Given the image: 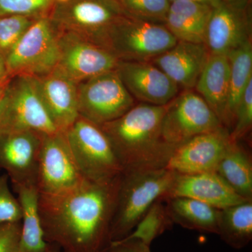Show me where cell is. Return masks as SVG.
Wrapping results in <instances>:
<instances>
[{"instance_id":"1","label":"cell","mask_w":252,"mask_h":252,"mask_svg":"<svg viewBox=\"0 0 252 252\" xmlns=\"http://www.w3.org/2000/svg\"><path fill=\"white\" fill-rule=\"evenodd\" d=\"M121 175L105 182L85 180L63 193H39V216L46 243L65 252H104L111 243Z\"/></svg>"},{"instance_id":"2","label":"cell","mask_w":252,"mask_h":252,"mask_svg":"<svg viewBox=\"0 0 252 252\" xmlns=\"http://www.w3.org/2000/svg\"><path fill=\"white\" fill-rule=\"evenodd\" d=\"M167 104L141 102L119 119L99 126L110 141L124 172L166 168L175 149L162 137Z\"/></svg>"},{"instance_id":"3","label":"cell","mask_w":252,"mask_h":252,"mask_svg":"<svg viewBox=\"0 0 252 252\" xmlns=\"http://www.w3.org/2000/svg\"><path fill=\"white\" fill-rule=\"evenodd\" d=\"M175 176L167 168L123 172L111 223V242L127 237L154 202L165 198Z\"/></svg>"},{"instance_id":"4","label":"cell","mask_w":252,"mask_h":252,"mask_svg":"<svg viewBox=\"0 0 252 252\" xmlns=\"http://www.w3.org/2000/svg\"><path fill=\"white\" fill-rule=\"evenodd\" d=\"M61 32L49 16L36 18L5 56L9 77H39L54 70L59 63Z\"/></svg>"},{"instance_id":"5","label":"cell","mask_w":252,"mask_h":252,"mask_svg":"<svg viewBox=\"0 0 252 252\" xmlns=\"http://www.w3.org/2000/svg\"><path fill=\"white\" fill-rule=\"evenodd\" d=\"M64 132L78 168L86 180L105 182L122 175V164L98 125L79 116Z\"/></svg>"},{"instance_id":"6","label":"cell","mask_w":252,"mask_h":252,"mask_svg":"<svg viewBox=\"0 0 252 252\" xmlns=\"http://www.w3.org/2000/svg\"><path fill=\"white\" fill-rule=\"evenodd\" d=\"M177 41L165 25L126 14L111 28L102 47L119 61L152 62Z\"/></svg>"},{"instance_id":"7","label":"cell","mask_w":252,"mask_h":252,"mask_svg":"<svg viewBox=\"0 0 252 252\" xmlns=\"http://www.w3.org/2000/svg\"><path fill=\"white\" fill-rule=\"evenodd\" d=\"M32 131L58 132L41 102L34 77H11L0 103V133Z\"/></svg>"},{"instance_id":"8","label":"cell","mask_w":252,"mask_h":252,"mask_svg":"<svg viewBox=\"0 0 252 252\" xmlns=\"http://www.w3.org/2000/svg\"><path fill=\"white\" fill-rule=\"evenodd\" d=\"M126 14L119 0H68L55 4L49 16L61 31L102 46L111 28Z\"/></svg>"},{"instance_id":"9","label":"cell","mask_w":252,"mask_h":252,"mask_svg":"<svg viewBox=\"0 0 252 252\" xmlns=\"http://www.w3.org/2000/svg\"><path fill=\"white\" fill-rule=\"evenodd\" d=\"M77 97L79 115L98 126L119 119L135 105L116 69L78 84Z\"/></svg>"},{"instance_id":"10","label":"cell","mask_w":252,"mask_h":252,"mask_svg":"<svg viewBox=\"0 0 252 252\" xmlns=\"http://www.w3.org/2000/svg\"><path fill=\"white\" fill-rule=\"evenodd\" d=\"M221 127H225L203 97L189 89L167 104L162 120V137L176 148L196 136Z\"/></svg>"},{"instance_id":"11","label":"cell","mask_w":252,"mask_h":252,"mask_svg":"<svg viewBox=\"0 0 252 252\" xmlns=\"http://www.w3.org/2000/svg\"><path fill=\"white\" fill-rule=\"evenodd\" d=\"M85 180L73 157L65 132L43 136L36 182L39 193H63Z\"/></svg>"},{"instance_id":"12","label":"cell","mask_w":252,"mask_h":252,"mask_svg":"<svg viewBox=\"0 0 252 252\" xmlns=\"http://www.w3.org/2000/svg\"><path fill=\"white\" fill-rule=\"evenodd\" d=\"M119 60L108 50L70 32L59 37L57 68L79 84L99 74L115 70Z\"/></svg>"},{"instance_id":"13","label":"cell","mask_w":252,"mask_h":252,"mask_svg":"<svg viewBox=\"0 0 252 252\" xmlns=\"http://www.w3.org/2000/svg\"><path fill=\"white\" fill-rule=\"evenodd\" d=\"M232 141L225 127L196 136L176 147L166 168L182 175L216 172Z\"/></svg>"},{"instance_id":"14","label":"cell","mask_w":252,"mask_h":252,"mask_svg":"<svg viewBox=\"0 0 252 252\" xmlns=\"http://www.w3.org/2000/svg\"><path fill=\"white\" fill-rule=\"evenodd\" d=\"M44 135L32 131L0 133V169L6 172L13 187L36 186Z\"/></svg>"},{"instance_id":"15","label":"cell","mask_w":252,"mask_h":252,"mask_svg":"<svg viewBox=\"0 0 252 252\" xmlns=\"http://www.w3.org/2000/svg\"><path fill=\"white\" fill-rule=\"evenodd\" d=\"M126 89L142 103L166 105L180 87L152 62L119 61L116 69Z\"/></svg>"},{"instance_id":"16","label":"cell","mask_w":252,"mask_h":252,"mask_svg":"<svg viewBox=\"0 0 252 252\" xmlns=\"http://www.w3.org/2000/svg\"><path fill=\"white\" fill-rule=\"evenodd\" d=\"M34 79L39 97L50 119L58 131L65 132L79 116L77 83L57 68Z\"/></svg>"},{"instance_id":"17","label":"cell","mask_w":252,"mask_h":252,"mask_svg":"<svg viewBox=\"0 0 252 252\" xmlns=\"http://www.w3.org/2000/svg\"><path fill=\"white\" fill-rule=\"evenodd\" d=\"M168 197L195 199L219 210L250 200L240 196L215 172L193 175L175 172L165 198Z\"/></svg>"},{"instance_id":"18","label":"cell","mask_w":252,"mask_h":252,"mask_svg":"<svg viewBox=\"0 0 252 252\" xmlns=\"http://www.w3.org/2000/svg\"><path fill=\"white\" fill-rule=\"evenodd\" d=\"M245 10L221 4L215 8L207 24L205 44L210 54L228 55L251 39Z\"/></svg>"},{"instance_id":"19","label":"cell","mask_w":252,"mask_h":252,"mask_svg":"<svg viewBox=\"0 0 252 252\" xmlns=\"http://www.w3.org/2000/svg\"><path fill=\"white\" fill-rule=\"evenodd\" d=\"M204 43L178 41L175 46L152 61L180 88L195 87L210 57Z\"/></svg>"},{"instance_id":"20","label":"cell","mask_w":252,"mask_h":252,"mask_svg":"<svg viewBox=\"0 0 252 252\" xmlns=\"http://www.w3.org/2000/svg\"><path fill=\"white\" fill-rule=\"evenodd\" d=\"M195 87L226 128L230 89V64L227 55H210Z\"/></svg>"},{"instance_id":"21","label":"cell","mask_w":252,"mask_h":252,"mask_svg":"<svg viewBox=\"0 0 252 252\" xmlns=\"http://www.w3.org/2000/svg\"><path fill=\"white\" fill-rule=\"evenodd\" d=\"M14 187L22 209L21 233L18 252H46L49 244L44 238L39 212V192L36 186Z\"/></svg>"},{"instance_id":"22","label":"cell","mask_w":252,"mask_h":252,"mask_svg":"<svg viewBox=\"0 0 252 252\" xmlns=\"http://www.w3.org/2000/svg\"><path fill=\"white\" fill-rule=\"evenodd\" d=\"M165 203L174 224L190 230L218 233L220 210L207 204L185 197H168Z\"/></svg>"},{"instance_id":"23","label":"cell","mask_w":252,"mask_h":252,"mask_svg":"<svg viewBox=\"0 0 252 252\" xmlns=\"http://www.w3.org/2000/svg\"><path fill=\"white\" fill-rule=\"evenodd\" d=\"M216 172L240 196L252 200V156L239 142L232 141Z\"/></svg>"},{"instance_id":"24","label":"cell","mask_w":252,"mask_h":252,"mask_svg":"<svg viewBox=\"0 0 252 252\" xmlns=\"http://www.w3.org/2000/svg\"><path fill=\"white\" fill-rule=\"evenodd\" d=\"M217 235L231 248L246 247L252 239V200L220 210Z\"/></svg>"},{"instance_id":"25","label":"cell","mask_w":252,"mask_h":252,"mask_svg":"<svg viewBox=\"0 0 252 252\" xmlns=\"http://www.w3.org/2000/svg\"><path fill=\"white\" fill-rule=\"evenodd\" d=\"M230 64V89L227 107L226 129L231 130L235 109L249 83L252 80V39L227 55Z\"/></svg>"},{"instance_id":"26","label":"cell","mask_w":252,"mask_h":252,"mask_svg":"<svg viewBox=\"0 0 252 252\" xmlns=\"http://www.w3.org/2000/svg\"><path fill=\"white\" fill-rule=\"evenodd\" d=\"M173 225L167 212L165 199L159 198L154 202L138 224L125 238L137 239L150 246L154 239L166 230L171 229Z\"/></svg>"},{"instance_id":"27","label":"cell","mask_w":252,"mask_h":252,"mask_svg":"<svg viewBox=\"0 0 252 252\" xmlns=\"http://www.w3.org/2000/svg\"><path fill=\"white\" fill-rule=\"evenodd\" d=\"M208 22L173 14L168 11L165 18V27L177 41L190 43H204Z\"/></svg>"},{"instance_id":"28","label":"cell","mask_w":252,"mask_h":252,"mask_svg":"<svg viewBox=\"0 0 252 252\" xmlns=\"http://www.w3.org/2000/svg\"><path fill=\"white\" fill-rule=\"evenodd\" d=\"M126 14L148 22L164 24L170 2L169 0H119Z\"/></svg>"},{"instance_id":"29","label":"cell","mask_w":252,"mask_h":252,"mask_svg":"<svg viewBox=\"0 0 252 252\" xmlns=\"http://www.w3.org/2000/svg\"><path fill=\"white\" fill-rule=\"evenodd\" d=\"M35 19L17 15L0 16V53L4 57Z\"/></svg>"},{"instance_id":"30","label":"cell","mask_w":252,"mask_h":252,"mask_svg":"<svg viewBox=\"0 0 252 252\" xmlns=\"http://www.w3.org/2000/svg\"><path fill=\"white\" fill-rule=\"evenodd\" d=\"M54 5V0H0V16L44 17L49 16Z\"/></svg>"},{"instance_id":"31","label":"cell","mask_w":252,"mask_h":252,"mask_svg":"<svg viewBox=\"0 0 252 252\" xmlns=\"http://www.w3.org/2000/svg\"><path fill=\"white\" fill-rule=\"evenodd\" d=\"M252 126V80L244 91L235 109L234 122L230 137L239 142L248 135Z\"/></svg>"},{"instance_id":"32","label":"cell","mask_w":252,"mask_h":252,"mask_svg":"<svg viewBox=\"0 0 252 252\" xmlns=\"http://www.w3.org/2000/svg\"><path fill=\"white\" fill-rule=\"evenodd\" d=\"M9 176H0V224L16 223L22 220V209L18 198L10 190Z\"/></svg>"},{"instance_id":"33","label":"cell","mask_w":252,"mask_h":252,"mask_svg":"<svg viewBox=\"0 0 252 252\" xmlns=\"http://www.w3.org/2000/svg\"><path fill=\"white\" fill-rule=\"evenodd\" d=\"M21 221L0 224V252H18Z\"/></svg>"},{"instance_id":"34","label":"cell","mask_w":252,"mask_h":252,"mask_svg":"<svg viewBox=\"0 0 252 252\" xmlns=\"http://www.w3.org/2000/svg\"><path fill=\"white\" fill-rule=\"evenodd\" d=\"M104 252H152L150 246L137 239L124 238L111 242Z\"/></svg>"},{"instance_id":"35","label":"cell","mask_w":252,"mask_h":252,"mask_svg":"<svg viewBox=\"0 0 252 252\" xmlns=\"http://www.w3.org/2000/svg\"><path fill=\"white\" fill-rule=\"evenodd\" d=\"M223 4L237 9L245 10L248 7L250 0H221Z\"/></svg>"},{"instance_id":"36","label":"cell","mask_w":252,"mask_h":252,"mask_svg":"<svg viewBox=\"0 0 252 252\" xmlns=\"http://www.w3.org/2000/svg\"><path fill=\"white\" fill-rule=\"evenodd\" d=\"M170 2L174 1H195V2L202 3V4H205L209 5V6H212L214 9L215 8L218 7L220 4H223L221 0H169Z\"/></svg>"},{"instance_id":"37","label":"cell","mask_w":252,"mask_h":252,"mask_svg":"<svg viewBox=\"0 0 252 252\" xmlns=\"http://www.w3.org/2000/svg\"><path fill=\"white\" fill-rule=\"evenodd\" d=\"M8 77H9V75H8L7 70H6L5 57L0 53V81Z\"/></svg>"},{"instance_id":"38","label":"cell","mask_w":252,"mask_h":252,"mask_svg":"<svg viewBox=\"0 0 252 252\" xmlns=\"http://www.w3.org/2000/svg\"><path fill=\"white\" fill-rule=\"evenodd\" d=\"M10 79H11V77H8L0 81V103H1V99H2L3 96H4L5 90H6V86L8 85Z\"/></svg>"},{"instance_id":"39","label":"cell","mask_w":252,"mask_h":252,"mask_svg":"<svg viewBox=\"0 0 252 252\" xmlns=\"http://www.w3.org/2000/svg\"><path fill=\"white\" fill-rule=\"evenodd\" d=\"M46 252H65L61 250L57 245H53V244H49V248H48Z\"/></svg>"}]
</instances>
